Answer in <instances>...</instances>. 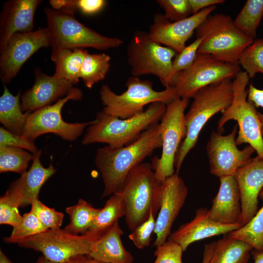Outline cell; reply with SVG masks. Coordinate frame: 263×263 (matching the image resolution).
Returning a JSON list of instances; mask_svg holds the SVG:
<instances>
[{"instance_id": "d4e9b609", "label": "cell", "mask_w": 263, "mask_h": 263, "mask_svg": "<svg viewBox=\"0 0 263 263\" xmlns=\"http://www.w3.org/2000/svg\"><path fill=\"white\" fill-rule=\"evenodd\" d=\"M0 97V122L9 131L22 135L30 113H23L20 106V92L13 95L5 84Z\"/></svg>"}, {"instance_id": "ee69618b", "label": "cell", "mask_w": 263, "mask_h": 263, "mask_svg": "<svg viewBox=\"0 0 263 263\" xmlns=\"http://www.w3.org/2000/svg\"><path fill=\"white\" fill-rule=\"evenodd\" d=\"M247 100L253 103L256 108H263V89H259L250 83L247 89ZM258 117L261 124L262 134L263 136V113L259 112Z\"/></svg>"}, {"instance_id": "7dc6e473", "label": "cell", "mask_w": 263, "mask_h": 263, "mask_svg": "<svg viewBox=\"0 0 263 263\" xmlns=\"http://www.w3.org/2000/svg\"><path fill=\"white\" fill-rule=\"evenodd\" d=\"M251 254L254 260V263H263V250L253 249Z\"/></svg>"}, {"instance_id": "4fadbf2b", "label": "cell", "mask_w": 263, "mask_h": 263, "mask_svg": "<svg viewBox=\"0 0 263 263\" xmlns=\"http://www.w3.org/2000/svg\"><path fill=\"white\" fill-rule=\"evenodd\" d=\"M239 65L221 61L211 56L198 53L192 64L175 76L172 86L178 98H192L200 89L226 79L234 78Z\"/></svg>"}, {"instance_id": "681fc988", "label": "cell", "mask_w": 263, "mask_h": 263, "mask_svg": "<svg viewBox=\"0 0 263 263\" xmlns=\"http://www.w3.org/2000/svg\"><path fill=\"white\" fill-rule=\"evenodd\" d=\"M0 263H13L1 249L0 250Z\"/></svg>"}, {"instance_id": "7402d4cb", "label": "cell", "mask_w": 263, "mask_h": 263, "mask_svg": "<svg viewBox=\"0 0 263 263\" xmlns=\"http://www.w3.org/2000/svg\"><path fill=\"white\" fill-rule=\"evenodd\" d=\"M41 152V150H38L32 154V163L29 169L12 183L6 191L19 207L31 205L38 199L41 187L56 171L51 163L47 168L43 166L40 160Z\"/></svg>"}, {"instance_id": "484cf974", "label": "cell", "mask_w": 263, "mask_h": 263, "mask_svg": "<svg viewBox=\"0 0 263 263\" xmlns=\"http://www.w3.org/2000/svg\"><path fill=\"white\" fill-rule=\"evenodd\" d=\"M253 247L248 243L227 233L215 242L209 263H247Z\"/></svg>"}, {"instance_id": "b9f144b4", "label": "cell", "mask_w": 263, "mask_h": 263, "mask_svg": "<svg viewBox=\"0 0 263 263\" xmlns=\"http://www.w3.org/2000/svg\"><path fill=\"white\" fill-rule=\"evenodd\" d=\"M156 248L154 251L156 259L153 263H182L184 251L177 244L168 240Z\"/></svg>"}, {"instance_id": "30bf717a", "label": "cell", "mask_w": 263, "mask_h": 263, "mask_svg": "<svg viewBox=\"0 0 263 263\" xmlns=\"http://www.w3.org/2000/svg\"><path fill=\"white\" fill-rule=\"evenodd\" d=\"M189 99L176 98L166 105V110L160 124L162 138V151L155 157L151 165L158 181L162 183L176 171L174 159L178 149L187 135L185 111Z\"/></svg>"}, {"instance_id": "44dd1931", "label": "cell", "mask_w": 263, "mask_h": 263, "mask_svg": "<svg viewBox=\"0 0 263 263\" xmlns=\"http://www.w3.org/2000/svg\"><path fill=\"white\" fill-rule=\"evenodd\" d=\"M242 226L241 224L225 225L215 222L210 218L209 209L201 207L197 210L192 220L181 225L170 234L168 240L179 244L185 251L194 242L227 234Z\"/></svg>"}, {"instance_id": "8d00e7d4", "label": "cell", "mask_w": 263, "mask_h": 263, "mask_svg": "<svg viewBox=\"0 0 263 263\" xmlns=\"http://www.w3.org/2000/svg\"><path fill=\"white\" fill-rule=\"evenodd\" d=\"M201 41V38H196L193 42L186 46L174 57L172 62L171 86H172L175 75L178 73L188 69L192 64L196 58Z\"/></svg>"}, {"instance_id": "603a6c76", "label": "cell", "mask_w": 263, "mask_h": 263, "mask_svg": "<svg viewBox=\"0 0 263 263\" xmlns=\"http://www.w3.org/2000/svg\"><path fill=\"white\" fill-rule=\"evenodd\" d=\"M219 178L220 187L212 202L209 209L210 218L222 224H241V197L236 181L234 176L231 175Z\"/></svg>"}, {"instance_id": "2e32d148", "label": "cell", "mask_w": 263, "mask_h": 263, "mask_svg": "<svg viewBox=\"0 0 263 263\" xmlns=\"http://www.w3.org/2000/svg\"><path fill=\"white\" fill-rule=\"evenodd\" d=\"M216 5L204 9L188 18L175 22L167 19L164 14H154L149 34L153 40L180 53L186 46V42L196 29L215 10Z\"/></svg>"}, {"instance_id": "7c38bea8", "label": "cell", "mask_w": 263, "mask_h": 263, "mask_svg": "<svg viewBox=\"0 0 263 263\" xmlns=\"http://www.w3.org/2000/svg\"><path fill=\"white\" fill-rule=\"evenodd\" d=\"M97 239L89 235L72 234L57 228L22 239L17 244L39 252L52 262L66 263L75 257L88 255Z\"/></svg>"}, {"instance_id": "e575fe53", "label": "cell", "mask_w": 263, "mask_h": 263, "mask_svg": "<svg viewBox=\"0 0 263 263\" xmlns=\"http://www.w3.org/2000/svg\"><path fill=\"white\" fill-rule=\"evenodd\" d=\"M245 70L249 78L257 73L263 74V38L254 41L241 54L239 65Z\"/></svg>"}, {"instance_id": "cb8c5ba5", "label": "cell", "mask_w": 263, "mask_h": 263, "mask_svg": "<svg viewBox=\"0 0 263 263\" xmlns=\"http://www.w3.org/2000/svg\"><path fill=\"white\" fill-rule=\"evenodd\" d=\"M123 234L118 220L94 242L88 256L95 261L107 263H133L132 255L122 244Z\"/></svg>"}, {"instance_id": "e0dca14e", "label": "cell", "mask_w": 263, "mask_h": 263, "mask_svg": "<svg viewBox=\"0 0 263 263\" xmlns=\"http://www.w3.org/2000/svg\"><path fill=\"white\" fill-rule=\"evenodd\" d=\"M188 194V188L179 173L175 172L162 183L161 204L156 219L154 233L156 238L153 246L157 247L167 241Z\"/></svg>"}, {"instance_id": "f35d334b", "label": "cell", "mask_w": 263, "mask_h": 263, "mask_svg": "<svg viewBox=\"0 0 263 263\" xmlns=\"http://www.w3.org/2000/svg\"><path fill=\"white\" fill-rule=\"evenodd\" d=\"M164 11V16L171 22L185 19L192 15L188 0H157Z\"/></svg>"}, {"instance_id": "4316f807", "label": "cell", "mask_w": 263, "mask_h": 263, "mask_svg": "<svg viewBox=\"0 0 263 263\" xmlns=\"http://www.w3.org/2000/svg\"><path fill=\"white\" fill-rule=\"evenodd\" d=\"M126 207L121 192L111 195L104 207L100 208L95 220L84 235H89L98 238L105 233L118 220L125 216Z\"/></svg>"}, {"instance_id": "d6986e66", "label": "cell", "mask_w": 263, "mask_h": 263, "mask_svg": "<svg viewBox=\"0 0 263 263\" xmlns=\"http://www.w3.org/2000/svg\"><path fill=\"white\" fill-rule=\"evenodd\" d=\"M234 177L241 197L243 226L248 223L258 210V197L263 187V158L257 156L238 169Z\"/></svg>"}, {"instance_id": "d6a6232c", "label": "cell", "mask_w": 263, "mask_h": 263, "mask_svg": "<svg viewBox=\"0 0 263 263\" xmlns=\"http://www.w3.org/2000/svg\"><path fill=\"white\" fill-rule=\"evenodd\" d=\"M33 154L22 149L0 146V172L22 174L26 171Z\"/></svg>"}, {"instance_id": "8992f818", "label": "cell", "mask_w": 263, "mask_h": 263, "mask_svg": "<svg viewBox=\"0 0 263 263\" xmlns=\"http://www.w3.org/2000/svg\"><path fill=\"white\" fill-rule=\"evenodd\" d=\"M195 33L202 40L198 53L235 65H239L240 56L254 42L235 26L230 16L223 13L208 16Z\"/></svg>"}, {"instance_id": "8fae6325", "label": "cell", "mask_w": 263, "mask_h": 263, "mask_svg": "<svg viewBox=\"0 0 263 263\" xmlns=\"http://www.w3.org/2000/svg\"><path fill=\"white\" fill-rule=\"evenodd\" d=\"M82 96L81 90L74 87L66 96L54 104L31 113L22 135L34 142L40 135L47 133H54L69 141L76 140L93 120L84 123L66 122L62 118L61 110L68 101L80 100Z\"/></svg>"}, {"instance_id": "ffe728a7", "label": "cell", "mask_w": 263, "mask_h": 263, "mask_svg": "<svg viewBox=\"0 0 263 263\" xmlns=\"http://www.w3.org/2000/svg\"><path fill=\"white\" fill-rule=\"evenodd\" d=\"M40 0H10L4 3L0 15V53L16 33L33 31L35 13Z\"/></svg>"}, {"instance_id": "1f68e13d", "label": "cell", "mask_w": 263, "mask_h": 263, "mask_svg": "<svg viewBox=\"0 0 263 263\" xmlns=\"http://www.w3.org/2000/svg\"><path fill=\"white\" fill-rule=\"evenodd\" d=\"M259 197L263 200V190ZM228 234L231 237L248 243L254 249L263 250V206L248 223Z\"/></svg>"}, {"instance_id": "ba28073f", "label": "cell", "mask_w": 263, "mask_h": 263, "mask_svg": "<svg viewBox=\"0 0 263 263\" xmlns=\"http://www.w3.org/2000/svg\"><path fill=\"white\" fill-rule=\"evenodd\" d=\"M249 77L240 71L232 82L233 98L230 105L222 112L218 124L217 132L223 133L224 126L230 120L237 122L239 131L236 139L237 146L247 143L253 147L258 156L263 158V138L258 112L253 103L247 100Z\"/></svg>"}, {"instance_id": "c3c4849f", "label": "cell", "mask_w": 263, "mask_h": 263, "mask_svg": "<svg viewBox=\"0 0 263 263\" xmlns=\"http://www.w3.org/2000/svg\"><path fill=\"white\" fill-rule=\"evenodd\" d=\"M68 263H89V256L88 255L78 256L71 259Z\"/></svg>"}, {"instance_id": "5b68a950", "label": "cell", "mask_w": 263, "mask_h": 263, "mask_svg": "<svg viewBox=\"0 0 263 263\" xmlns=\"http://www.w3.org/2000/svg\"><path fill=\"white\" fill-rule=\"evenodd\" d=\"M161 184L150 163L142 162L133 168L124 180L121 192L125 207V220L132 231L145 222L152 211L156 216L161 204Z\"/></svg>"}, {"instance_id": "ab89813d", "label": "cell", "mask_w": 263, "mask_h": 263, "mask_svg": "<svg viewBox=\"0 0 263 263\" xmlns=\"http://www.w3.org/2000/svg\"><path fill=\"white\" fill-rule=\"evenodd\" d=\"M19 206L7 192L0 198V224L8 225L14 227L22 219L19 211Z\"/></svg>"}, {"instance_id": "4dcf8cb0", "label": "cell", "mask_w": 263, "mask_h": 263, "mask_svg": "<svg viewBox=\"0 0 263 263\" xmlns=\"http://www.w3.org/2000/svg\"><path fill=\"white\" fill-rule=\"evenodd\" d=\"M263 17V0H247L233 20L235 26L254 40Z\"/></svg>"}, {"instance_id": "f6af8a7d", "label": "cell", "mask_w": 263, "mask_h": 263, "mask_svg": "<svg viewBox=\"0 0 263 263\" xmlns=\"http://www.w3.org/2000/svg\"><path fill=\"white\" fill-rule=\"evenodd\" d=\"M192 15L195 14L201 10L218 4L225 2L224 0H188Z\"/></svg>"}, {"instance_id": "6da1fadb", "label": "cell", "mask_w": 263, "mask_h": 263, "mask_svg": "<svg viewBox=\"0 0 263 263\" xmlns=\"http://www.w3.org/2000/svg\"><path fill=\"white\" fill-rule=\"evenodd\" d=\"M162 147L159 123L153 124L132 143L121 147L107 145L96 150L94 163L104 185L102 197L121 192L125 178L135 167Z\"/></svg>"}, {"instance_id": "d590c367", "label": "cell", "mask_w": 263, "mask_h": 263, "mask_svg": "<svg viewBox=\"0 0 263 263\" xmlns=\"http://www.w3.org/2000/svg\"><path fill=\"white\" fill-rule=\"evenodd\" d=\"M50 5L55 10L66 9L85 15H93L100 11L106 5L104 0H50Z\"/></svg>"}, {"instance_id": "ac0fdd59", "label": "cell", "mask_w": 263, "mask_h": 263, "mask_svg": "<svg viewBox=\"0 0 263 263\" xmlns=\"http://www.w3.org/2000/svg\"><path fill=\"white\" fill-rule=\"evenodd\" d=\"M33 86L20 96V106L23 113H32L52 105L66 96L74 84L64 79L49 75L39 68L34 69Z\"/></svg>"}, {"instance_id": "9c48e42d", "label": "cell", "mask_w": 263, "mask_h": 263, "mask_svg": "<svg viewBox=\"0 0 263 263\" xmlns=\"http://www.w3.org/2000/svg\"><path fill=\"white\" fill-rule=\"evenodd\" d=\"M127 62L132 76L153 75L166 87L171 86L172 62L177 53L151 38L149 33L136 30L127 48Z\"/></svg>"}, {"instance_id": "f907efd6", "label": "cell", "mask_w": 263, "mask_h": 263, "mask_svg": "<svg viewBox=\"0 0 263 263\" xmlns=\"http://www.w3.org/2000/svg\"><path fill=\"white\" fill-rule=\"evenodd\" d=\"M35 263H58L52 262L51 261H50L46 259L45 257H44L43 256H41L39 257Z\"/></svg>"}, {"instance_id": "74e56055", "label": "cell", "mask_w": 263, "mask_h": 263, "mask_svg": "<svg viewBox=\"0 0 263 263\" xmlns=\"http://www.w3.org/2000/svg\"><path fill=\"white\" fill-rule=\"evenodd\" d=\"M32 211L47 229L60 228L63 214L44 205L38 199L31 204Z\"/></svg>"}, {"instance_id": "bcb514c9", "label": "cell", "mask_w": 263, "mask_h": 263, "mask_svg": "<svg viewBox=\"0 0 263 263\" xmlns=\"http://www.w3.org/2000/svg\"><path fill=\"white\" fill-rule=\"evenodd\" d=\"M215 242L205 244L203 252L202 263H209L212 257Z\"/></svg>"}, {"instance_id": "7a4b0ae2", "label": "cell", "mask_w": 263, "mask_h": 263, "mask_svg": "<svg viewBox=\"0 0 263 263\" xmlns=\"http://www.w3.org/2000/svg\"><path fill=\"white\" fill-rule=\"evenodd\" d=\"M166 110V104L154 102L143 112L126 119L110 115L104 111L99 112L87 128L82 143H106L113 147L126 146L137 139L150 125L158 123Z\"/></svg>"}, {"instance_id": "7bdbcfd3", "label": "cell", "mask_w": 263, "mask_h": 263, "mask_svg": "<svg viewBox=\"0 0 263 263\" xmlns=\"http://www.w3.org/2000/svg\"><path fill=\"white\" fill-rule=\"evenodd\" d=\"M0 145L26 150L31 152L32 154L38 150L34 141L23 135L14 133L3 127L0 128Z\"/></svg>"}, {"instance_id": "f1b7e54d", "label": "cell", "mask_w": 263, "mask_h": 263, "mask_svg": "<svg viewBox=\"0 0 263 263\" xmlns=\"http://www.w3.org/2000/svg\"><path fill=\"white\" fill-rule=\"evenodd\" d=\"M100 209L79 199L76 205L66 208L70 221L63 229L74 235L85 234L93 225Z\"/></svg>"}, {"instance_id": "9a60e30c", "label": "cell", "mask_w": 263, "mask_h": 263, "mask_svg": "<svg viewBox=\"0 0 263 263\" xmlns=\"http://www.w3.org/2000/svg\"><path fill=\"white\" fill-rule=\"evenodd\" d=\"M50 46L47 27L28 33H16L0 54V75L3 84L15 77L24 63L42 47Z\"/></svg>"}, {"instance_id": "836d02e7", "label": "cell", "mask_w": 263, "mask_h": 263, "mask_svg": "<svg viewBox=\"0 0 263 263\" xmlns=\"http://www.w3.org/2000/svg\"><path fill=\"white\" fill-rule=\"evenodd\" d=\"M48 230L35 214L30 210L22 215L19 224L13 227L11 235L5 237L3 241L7 243H16L22 239Z\"/></svg>"}, {"instance_id": "f546056e", "label": "cell", "mask_w": 263, "mask_h": 263, "mask_svg": "<svg viewBox=\"0 0 263 263\" xmlns=\"http://www.w3.org/2000/svg\"><path fill=\"white\" fill-rule=\"evenodd\" d=\"M110 56L105 54H86L79 72V78L89 89L103 80L110 68Z\"/></svg>"}, {"instance_id": "5bb4252c", "label": "cell", "mask_w": 263, "mask_h": 263, "mask_svg": "<svg viewBox=\"0 0 263 263\" xmlns=\"http://www.w3.org/2000/svg\"><path fill=\"white\" fill-rule=\"evenodd\" d=\"M238 125H235L230 133H222L212 131L206 145L210 173L219 178L234 176L236 170L252 160L254 149L247 145L240 150L236 143Z\"/></svg>"}, {"instance_id": "60d3db41", "label": "cell", "mask_w": 263, "mask_h": 263, "mask_svg": "<svg viewBox=\"0 0 263 263\" xmlns=\"http://www.w3.org/2000/svg\"><path fill=\"white\" fill-rule=\"evenodd\" d=\"M155 216L151 211L149 218L129 234V239L137 248L142 249L149 245L155 227Z\"/></svg>"}, {"instance_id": "3957f363", "label": "cell", "mask_w": 263, "mask_h": 263, "mask_svg": "<svg viewBox=\"0 0 263 263\" xmlns=\"http://www.w3.org/2000/svg\"><path fill=\"white\" fill-rule=\"evenodd\" d=\"M232 81L226 79L198 90L185 114L187 135L181 143L174 159V168L179 173L188 152L197 142L201 131L214 115L225 110L233 98Z\"/></svg>"}, {"instance_id": "83f0119b", "label": "cell", "mask_w": 263, "mask_h": 263, "mask_svg": "<svg viewBox=\"0 0 263 263\" xmlns=\"http://www.w3.org/2000/svg\"><path fill=\"white\" fill-rule=\"evenodd\" d=\"M88 53L84 49H63L51 54V59L55 64L54 75L76 84L81 65Z\"/></svg>"}, {"instance_id": "816d5d0a", "label": "cell", "mask_w": 263, "mask_h": 263, "mask_svg": "<svg viewBox=\"0 0 263 263\" xmlns=\"http://www.w3.org/2000/svg\"><path fill=\"white\" fill-rule=\"evenodd\" d=\"M89 263H104V262L95 261L94 260H93V259H92L89 256Z\"/></svg>"}, {"instance_id": "277c9868", "label": "cell", "mask_w": 263, "mask_h": 263, "mask_svg": "<svg viewBox=\"0 0 263 263\" xmlns=\"http://www.w3.org/2000/svg\"><path fill=\"white\" fill-rule=\"evenodd\" d=\"M51 54L63 50L91 47L106 50L120 46L123 41L103 36L80 22L75 12L70 10H55L45 7Z\"/></svg>"}, {"instance_id": "52a82bcc", "label": "cell", "mask_w": 263, "mask_h": 263, "mask_svg": "<svg viewBox=\"0 0 263 263\" xmlns=\"http://www.w3.org/2000/svg\"><path fill=\"white\" fill-rule=\"evenodd\" d=\"M127 90L121 94L113 92L106 84L100 90V97L105 113L121 119L128 118L145 111L147 104L160 102L166 105L176 98L174 86H169L161 91L153 88L152 82L132 76L127 79Z\"/></svg>"}]
</instances>
